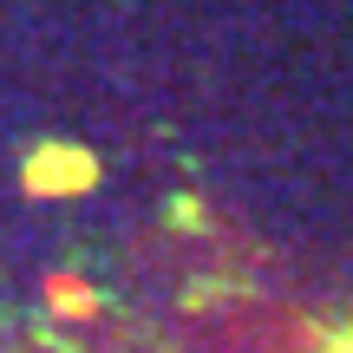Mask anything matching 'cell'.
Here are the masks:
<instances>
[{"label": "cell", "instance_id": "obj_1", "mask_svg": "<svg viewBox=\"0 0 353 353\" xmlns=\"http://www.w3.org/2000/svg\"><path fill=\"white\" fill-rule=\"evenodd\" d=\"M327 353H353V327H347V334H341V341H334Z\"/></svg>", "mask_w": 353, "mask_h": 353}]
</instances>
